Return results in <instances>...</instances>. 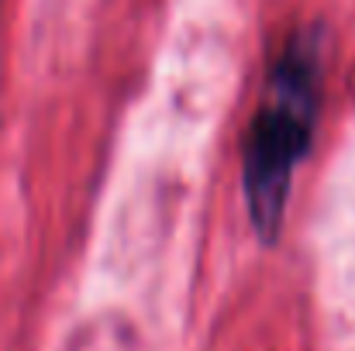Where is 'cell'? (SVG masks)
Masks as SVG:
<instances>
[{
	"label": "cell",
	"instance_id": "obj_1",
	"mask_svg": "<svg viewBox=\"0 0 355 351\" xmlns=\"http://www.w3.org/2000/svg\"><path fill=\"white\" fill-rule=\"evenodd\" d=\"M321 28H304L290 35L269 69L259 111L248 124L241 183L248 221L262 244H272L283 231L293 172L311 152L321 104Z\"/></svg>",
	"mask_w": 355,
	"mask_h": 351
}]
</instances>
